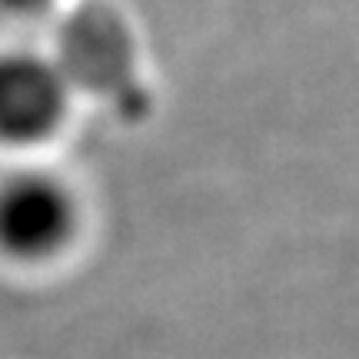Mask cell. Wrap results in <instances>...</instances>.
Segmentation results:
<instances>
[{
	"label": "cell",
	"instance_id": "obj_1",
	"mask_svg": "<svg viewBox=\"0 0 359 359\" xmlns=\"http://www.w3.org/2000/svg\"><path fill=\"white\" fill-rule=\"evenodd\" d=\"M80 213L67 183L47 173L0 180V253L17 263H43L70 246Z\"/></svg>",
	"mask_w": 359,
	"mask_h": 359
},
{
	"label": "cell",
	"instance_id": "obj_2",
	"mask_svg": "<svg viewBox=\"0 0 359 359\" xmlns=\"http://www.w3.org/2000/svg\"><path fill=\"white\" fill-rule=\"evenodd\" d=\"M70 107V80L50 57L0 53V143L34 147L60 130Z\"/></svg>",
	"mask_w": 359,
	"mask_h": 359
},
{
	"label": "cell",
	"instance_id": "obj_3",
	"mask_svg": "<svg viewBox=\"0 0 359 359\" xmlns=\"http://www.w3.org/2000/svg\"><path fill=\"white\" fill-rule=\"evenodd\" d=\"M50 0H0V17H34Z\"/></svg>",
	"mask_w": 359,
	"mask_h": 359
}]
</instances>
